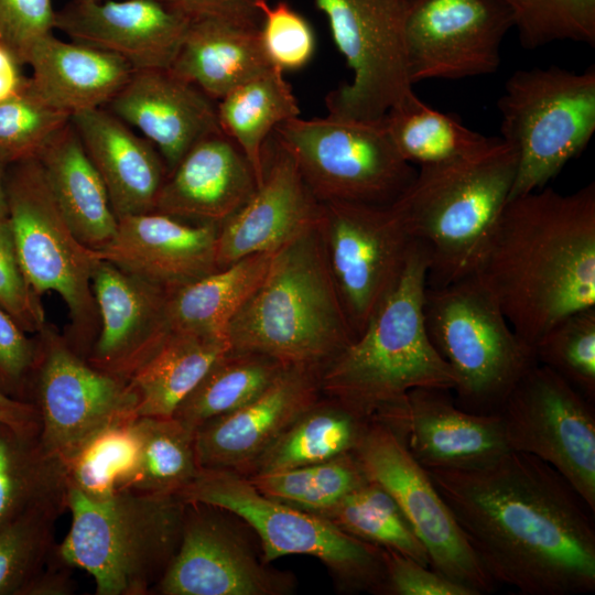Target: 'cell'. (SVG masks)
Here are the masks:
<instances>
[{"mask_svg": "<svg viewBox=\"0 0 595 595\" xmlns=\"http://www.w3.org/2000/svg\"><path fill=\"white\" fill-rule=\"evenodd\" d=\"M426 470L496 585L523 595L594 592V512L552 466L509 451L475 468Z\"/></svg>", "mask_w": 595, "mask_h": 595, "instance_id": "1", "label": "cell"}, {"mask_svg": "<svg viewBox=\"0 0 595 595\" xmlns=\"http://www.w3.org/2000/svg\"><path fill=\"white\" fill-rule=\"evenodd\" d=\"M533 348L563 317L595 306V183L509 198L473 273Z\"/></svg>", "mask_w": 595, "mask_h": 595, "instance_id": "2", "label": "cell"}, {"mask_svg": "<svg viewBox=\"0 0 595 595\" xmlns=\"http://www.w3.org/2000/svg\"><path fill=\"white\" fill-rule=\"evenodd\" d=\"M517 163L516 151L496 138L472 154L419 166L391 204L425 253L428 286L474 273L509 199Z\"/></svg>", "mask_w": 595, "mask_h": 595, "instance_id": "3", "label": "cell"}, {"mask_svg": "<svg viewBox=\"0 0 595 595\" xmlns=\"http://www.w3.org/2000/svg\"><path fill=\"white\" fill-rule=\"evenodd\" d=\"M426 275L428 260L415 242L364 331L321 369L323 396L371 419L412 389L453 390L454 375L425 327Z\"/></svg>", "mask_w": 595, "mask_h": 595, "instance_id": "4", "label": "cell"}, {"mask_svg": "<svg viewBox=\"0 0 595 595\" xmlns=\"http://www.w3.org/2000/svg\"><path fill=\"white\" fill-rule=\"evenodd\" d=\"M226 334L234 349L320 369L355 339L317 226L275 251Z\"/></svg>", "mask_w": 595, "mask_h": 595, "instance_id": "5", "label": "cell"}, {"mask_svg": "<svg viewBox=\"0 0 595 595\" xmlns=\"http://www.w3.org/2000/svg\"><path fill=\"white\" fill-rule=\"evenodd\" d=\"M186 504L174 494L119 490L95 500L68 485L71 528L61 563L86 571L96 595H148L173 559Z\"/></svg>", "mask_w": 595, "mask_h": 595, "instance_id": "6", "label": "cell"}, {"mask_svg": "<svg viewBox=\"0 0 595 595\" xmlns=\"http://www.w3.org/2000/svg\"><path fill=\"white\" fill-rule=\"evenodd\" d=\"M423 315L429 337L451 368L455 403L472 413H498L537 359L484 284L470 274L428 286Z\"/></svg>", "mask_w": 595, "mask_h": 595, "instance_id": "7", "label": "cell"}, {"mask_svg": "<svg viewBox=\"0 0 595 595\" xmlns=\"http://www.w3.org/2000/svg\"><path fill=\"white\" fill-rule=\"evenodd\" d=\"M185 504H204L237 516L259 537L262 559L303 554L323 562L342 591L379 593L383 550L345 532L326 518L261 494L237 472L201 468L175 494Z\"/></svg>", "mask_w": 595, "mask_h": 595, "instance_id": "8", "label": "cell"}, {"mask_svg": "<svg viewBox=\"0 0 595 595\" xmlns=\"http://www.w3.org/2000/svg\"><path fill=\"white\" fill-rule=\"evenodd\" d=\"M497 107L500 139L518 159L512 198L544 187L587 147L595 132V68L516 71Z\"/></svg>", "mask_w": 595, "mask_h": 595, "instance_id": "9", "label": "cell"}, {"mask_svg": "<svg viewBox=\"0 0 595 595\" xmlns=\"http://www.w3.org/2000/svg\"><path fill=\"white\" fill-rule=\"evenodd\" d=\"M8 219L24 273L35 293L55 292L68 310L63 334L87 358L99 333L91 288L97 257L74 235L57 206L39 159L7 165Z\"/></svg>", "mask_w": 595, "mask_h": 595, "instance_id": "10", "label": "cell"}, {"mask_svg": "<svg viewBox=\"0 0 595 595\" xmlns=\"http://www.w3.org/2000/svg\"><path fill=\"white\" fill-rule=\"evenodd\" d=\"M273 133L321 203L390 205L416 173L400 155L383 118L295 117Z\"/></svg>", "mask_w": 595, "mask_h": 595, "instance_id": "11", "label": "cell"}, {"mask_svg": "<svg viewBox=\"0 0 595 595\" xmlns=\"http://www.w3.org/2000/svg\"><path fill=\"white\" fill-rule=\"evenodd\" d=\"M35 337L29 401L37 411L41 442L66 464L102 429L137 419L139 397L129 380L79 356L48 322Z\"/></svg>", "mask_w": 595, "mask_h": 595, "instance_id": "12", "label": "cell"}, {"mask_svg": "<svg viewBox=\"0 0 595 595\" xmlns=\"http://www.w3.org/2000/svg\"><path fill=\"white\" fill-rule=\"evenodd\" d=\"M353 72L349 84L329 91V115L380 120L414 96L402 26V0H314Z\"/></svg>", "mask_w": 595, "mask_h": 595, "instance_id": "13", "label": "cell"}, {"mask_svg": "<svg viewBox=\"0 0 595 595\" xmlns=\"http://www.w3.org/2000/svg\"><path fill=\"white\" fill-rule=\"evenodd\" d=\"M498 414L509 450L552 466L594 512V402L537 363L509 392Z\"/></svg>", "mask_w": 595, "mask_h": 595, "instance_id": "14", "label": "cell"}, {"mask_svg": "<svg viewBox=\"0 0 595 595\" xmlns=\"http://www.w3.org/2000/svg\"><path fill=\"white\" fill-rule=\"evenodd\" d=\"M317 231L356 338L398 281L415 241L391 204L321 203Z\"/></svg>", "mask_w": 595, "mask_h": 595, "instance_id": "15", "label": "cell"}, {"mask_svg": "<svg viewBox=\"0 0 595 595\" xmlns=\"http://www.w3.org/2000/svg\"><path fill=\"white\" fill-rule=\"evenodd\" d=\"M354 453L368 479L386 489L405 515L431 569L476 595L495 589L428 470L396 429L371 419Z\"/></svg>", "mask_w": 595, "mask_h": 595, "instance_id": "16", "label": "cell"}, {"mask_svg": "<svg viewBox=\"0 0 595 595\" xmlns=\"http://www.w3.org/2000/svg\"><path fill=\"white\" fill-rule=\"evenodd\" d=\"M402 26L414 85L495 73L513 20L501 0H402Z\"/></svg>", "mask_w": 595, "mask_h": 595, "instance_id": "17", "label": "cell"}, {"mask_svg": "<svg viewBox=\"0 0 595 595\" xmlns=\"http://www.w3.org/2000/svg\"><path fill=\"white\" fill-rule=\"evenodd\" d=\"M294 583L268 566L227 511L186 504L178 548L151 594L284 595Z\"/></svg>", "mask_w": 595, "mask_h": 595, "instance_id": "18", "label": "cell"}, {"mask_svg": "<svg viewBox=\"0 0 595 595\" xmlns=\"http://www.w3.org/2000/svg\"><path fill=\"white\" fill-rule=\"evenodd\" d=\"M451 392L412 389L372 419L396 429L426 469L475 468L509 452L500 415L468 412Z\"/></svg>", "mask_w": 595, "mask_h": 595, "instance_id": "19", "label": "cell"}, {"mask_svg": "<svg viewBox=\"0 0 595 595\" xmlns=\"http://www.w3.org/2000/svg\"><path fill=\"white\" fill-rule=\"evenodd\" d=\"M321 202L275 134L262 149V177L251 198L220 223L218 269L256 253L275 252L317 226Z\"/></svg>", "mask_w": 595, "mask_h": 595, "instance_id": "20", "label": "cell"}, {"mask_svg": "<svg viewBox=\"0 0 595 595\" xmlns=\"http://www.w3.org/2000/svg\"><path fill=\"white\" fill-rule=\"evenodd\" d=\"M91 288L99 333L86 360L95 368L129 380L169 336V290L97 259Z\"/></svg>", "mask_w": 595, "mask_h": 595, "instance_id": "21", "label": "cell"}, {"mask_svg": "<svg viewBox=\"0 0 595 595\" xmlns=\"http://www.w3.org/2000/svg\"><path fill=\"white\" fill-rule=\"evenodd\" d=\"M191 20L163 0H75L56 12L55 28L133 69H169Z\"/></svg>", "mask_w": 595, "mask_h": 595, "instance_id": "22", "label": "cell"}, {"mask_svg": "<svg viewBox=\"0 0 595 595\" xmlns=\"http://www.w3.org/2000/svg\"><path fill=\"white\" fill-rule=\"evenodd\" d=\"M321 369L289 365L247 404L195 430L199 468L245 470L321 397Z\"/></svg>", "mask_w": 595, "mask_h": 595, "instance_id": "23", "label": "cell"}, {"mask_svg": "<svg viewBox=\"0 0 595 595\" xmlns=\"http://www.w3.org/2000/svg\"><path fill=\"white\" fill-rule=\"evenodd\" d=\"M218 223L193 221L160 212L118 218L112 239L97 258L165 290L216 270Z\"/></svg>", "mask_w": 595, "mask_h": 595, "instance_id": "24", "label": "cell"}, {"mask_svg": "<svg viewBox=\"0 0 595 595\" xmlns=\"http://www.w3.org/2000/svg\"><path fill=\"white\" fill-rule=\"evenodd\" d=\"M104 108L136 127L156 148L169 173L198 140L221 131L213 99L170 69H134Z\"/></svg>", "mask_w": 595, "mask_h": 595, "instance_id": "25", "label": "cell"}, {"mask_svg": "<svg viewBox=\"0 0 595 595\" xmlns=\"http://www.w3.org/2000/svg\"><path fill=\"white\" fill-rule=\"evenodd\" d=\"M257 187L244 152L217 131L198 140L167 174L154 210L220 224L240 209Z\"/></svg>", "mask_w": 595, "mask_h": 595, "instance_id": "26", "label": "cell"}, {"mask_svg": "<svg viewBox=\"0 0 595 595\" xmlns=\"http://www.w3.org/2000/svg\"><path fill=\"white\" fill-rule=\"evenodd\" d=\"M71 122L104 181L117 218L153 212L169 174L156 148L106 108L78 111Z\"/></svg>", "mask_w": 595, "mask_h": 595, "instance_id": "27", "label": "cell"}, {"mask_svg": "<svg viewBox=\"0 0 595 595\" xmlns=\"http://www.w3.org/2000/svg\"><path fill=\"white\" fill-rule=\"evenodd\" d=\"M25 64L32 68L29 84L33 91L71 116L106 107L134 72L112 53L75 41L64 42L53 33L31 47Z\"/></svg>", "mask_w": 595, "mask_h": 595, "instance_id": "28", "label": "cell"}, {"mask_svg": "<svg viewBox=\"0 0 595 595\" xmlns=\"http://www.w3.org/2000/svg\"><path fill=\"white\" fill-rule=\"evenodd\" d=\"M274 67L260 40V25L219 17L191 20L169 68L213 100Z\"/></svg>", "mask_w": 595, "mask_h": 595, "instance_id": "29", "label": "cell"}, {"mask_svg": "<svg viewBox=\"0 0 595 595\" xmlns=\"http://www.w3.org/2000/svg\"><path fill=\"white\" fill-rule=\"evenodd\" d=\"M37 159L76 238L91 250L104 248L116 234L118 218L104 181L71 121Z\"/></svg>", "mask_w": 595, "mask_h": 595, "instance_id": "30", "label": "cell"}, {"mask_svg": "<svg viewBox=\"0 0 595 595\" xmlns=\"http://www.w3.org/2000/svg\"><path fill=\"white\" fill-rule=\"evenodd\" d=\"M65 463L47 451L39 433L0 423V526L34 511L66 510Z\"/></svg>", "mask_w": 595, "mask_h": 595, "instance_id": "31", "label": "cell"}, {"mask_svg": "<svg viewBox=\"0 0 595 595\" xmlns=\"http://www.w3.org/2000/svg\"><path fill=\"white\" fill-rule=\"evenodd\" d=\"M275 252L244 257L167 293L170 332L227 336V327L266 277Z\"/></svg>", "mask_w": 595, "mask_h": 595, "instance_id": "32", "label": "cell"}, {"mask_svg": "<svg viewBox=\"0 0 595 595\" xmlns=\"http://www.w3.org/2000/svg\"><path fill=\"white\" fill-rule=\"evenodd\" d=\"M229 349L227 336L171 332L129 379L139 397L137 416H173L213 364Z\"/></svg>", "mask_w": 595, "mask_h": 595, "instance_id": "33", "label": "cell"}, {"mask_svg": "<svg viewBox=\"0 0 595 595\" xmlns=\"http://www.w3.org/2000/svg\"><path fill=\"white\" fill-rule=\"evenodd\" d=\"M324 397L305 410L242 475L280 472L354 452L371 419Z\"/></svg>", "mask_w": 595, "mask_h": 595, "instance_id": "34", "label": "cell"}, {"mask_svg": "<svg viewBox=\"0 0 595 595\" xmlns=\"http://www.w3.org/2000/svg\"><path fill=\"white\" fill-rule=\"evenodd\" d=\"M216 109L221 131L244 152L259 185L266 140L280 123L300 115L298 100L283 71L272 67L238 86L218 100Z\"/></svg>", "mask_w": 595, "mask_h": 595, "instance_id": "35", "label": "cell"}, {"mask_svg": "<svg viewBox=\"0 0 595 595\" xmlns=\"http://www.w3.org/2000/svg\"><path fill=\"white\" fill-rule=\"evenodd\" d=\"M289 366L264 354L230 347L208 369L173 416L195 431L263 392Z\"/></svg>", "mask_w": 595, "mask_h": 595, "instance_id": "36", "label": "cell"}, {"mask_svg": "<svg viewBox=\"0 0 595 595\" xmlns=\"http://www.w3.org/2000/svg\"><path fill=\"white\" fill-rule=\"evenodd\" d=\"M383 120L400 155L418 166L472 154L496 139L467 128L450 113L431 108L416 95L389 110Z\"/></svg>", "mask_w": 595, "mask_h": 595, "instance_id": "37", "label": "cell"}, {"mask_svg": "<svg viewBox=\"0 0 595 595\" xmlns=\"http://www.w3.org/2000/svg\"><path fill=\"white\" fill-rule=\"evenodd\" d=\"M320 515L350 536L430 566L426 550L391 495L368 480Z\"/></svg>", "mask_w": 595, "mask_h": 595, "instance_id": "38", "label": "cell"}, {"mask_svg": "<svg viewBox=\"0 0 595 595\" xmlns=\"http://www.w3.org/2000/svg\"><path fill=\"white\" fill-rule=\"evenodd\" d=\"M134 422L141 437V458L126 489L175 495L201 469L195 431L174 416H138Z\"/></svg>", "mask_w": 595, "mask_h": 595, "instance_id": "39", "label": "cell"}, {"mask_svg": "<svg viewBox=\"0 0 595 595\" xmlns=\"http://www.w3.org/2000/svg\"><path fill=\"white\" fill-rule=\"evenodd\" d=\"M136 419L109 425L90 437L65 464L68 485L101 500L125 490L141 458Z\"/></svg>", "mask_w": 595, "mask_h": 595, "instance_id": "40", "label": "cell"}, {"mask_svg": "<svg viewBox=\"0 0 595 595\" xmlns=\"http://www.w3.org/2000/svg\"><path fill=\"white\" fill-rule=\"evenodd\" d=\"M263 495L321 513L369 479L354 452L280 472L246 476Z\"/></svg>", "mask_w": 595, "mask_h": 595, "instance_id": "41", "label": "cell"}, {"mask_svg": "<svg viewBox=\"0 0 595 595\" xmlns=\"http://www.w3.org/2000/svg\"><path fill=\"white\" fill-rule=\"evenodd\" d=\"M533 350L537 363L595 401V306L563 317L536 343Z\"/></svg>", "mask_w": 595, "mask_h": 595, "instance_id": "42", "label": "cell"}, {"mask_svg": "<svg viewBox=\"0 0 595 595\" xmlns=\"http://www.w3.org/2000/svg\"><path fill=\"white\" fill-rule=\"evenodd\" d=\"M60 515L34 511L0 526V595H21L47 565Z\"/></svg>", "mask_w": 595, "mask_h": 595, "instance_id": "43", "label": "cell"}, {"mask_svg": "<svg viewBox=\"0 0 595 595\" xmlns=\"http://www.w3.org/2000/svg\"><path fill=\"white\" fill-rule=\"evenodd\" d=\"M509 8L519 42L534 50L552 42L595 45V0H501Z\"/></svg>", "mask_w": 595, "mask_h": 595, "instance_id": "44", "label": "cell"}, {"mask_svg": "<svg viewBox=\"0 0 595 595\" xmlns=\"http://www.w3.org/2000/svg\"><path fill=\"white\" fill-rule=\"evenodd\" d=\"M71 121V115L46 104L30 87L0 101V159L7 164L37 159Z\"/></svg>", "mask_w": 595, "mask_h": 595, "instance_id": "45", "label": "cell"}, {"mask_svg": "<svg viewBox=\"0 0 595 595\" xmlns=\"http://www.w3.org/2000/svg\"><path fill=\"white\" fill-rule=\"evenodd\" d=\"M256 6L261 14V44L271 64L283 72L304 67L315 51L310 23L282 1L270 6L258 0Z\"/></svg>", "mask_w": 595, "mask_h": 595, "instance_id": "46", "label": "cell"}, {"mask_svg": "<svg viewBox=\"0 0 595 595\" xmlns=\"http://www.w3.org/2000/svg\"><path fill=\"white\" fill-rule=\"evenodd\" d=\"M0 307L26 333L35 335L47 323L41 296L22 268L8 218H0Z\"/></svg>", "mask_w": 595, "mask_h": 595, "instance_id": "47", "label": "cell"}, {"mask_svg": "<svg viewBox=\"0 0 595 595\" xmlns=\"http://www.w3.org/2000/svg\"><path fill=\"white\" fill-rule=\"evenodd\" d=\"M37 353L36 337L30 338L19 323L0 307V391L30 402Z\"/></svg>", "mask_w": 595, "mask_h": 595, "instance_id": "48", "label": "cell"}, {"mask_svg": "<svg viewBox=\"0 0 595 595\" xmlns=\"http://www.w3.org/2000/svg\"><path fill=\"white\" fill-rule=\"evenodd\" d=\"M52 0H0V42L25 65L31 47L53 33Z\"/></svg>", "mask_w": 595, "mask_h": 595, "instance_id": "49", "label": "cell"}, {"mask_svg": "<svg viewBox=\"0 0 595 595\" xmlns=\"http://www.w3.org/2000/svg\"><path fill=\"white\" fill-rule=\"evenodd\" d=\"M383 550L385 576L378 594L387 595H476L415 560Z\"/></svg>", "mask_w": 595, "mask_h": 595, "instance_id": "50", "label": "cell"}, {"mask_svg": "<svg viewBox=\"0 0 595 595\" xmlns=\"http://www.w3.org/2000/svg\"><path fill=\"white\" fill-rule=\"evenodd\" d=\"M257 1L258 0H171V3L191 19L219 17L260 25L261 14L257 9Z\"/></svg>", "mask_w": 595, "mask_h": 595, "instance_id": "51", "label": "cell"}, {"mask_svg": "<svg viewBox=\"0 0 595 595\" xmlns=\"http://www.w3.org/2000/svg\"><path fill=\"white\" fill-rule=\"evenodd\" d=\"M71 570L58 561L54 551L47 565L25 586L21 595L74 594L75 581Z\"/></svg>", "mask_w": 595, "mask_h": 595, "instance_id": "52", "label": "cell"}, {"mask_svg": "<svg viewBox=\"0 0 595 595\" xmlns=\"http://www.w3.org/2000/svg\"><path fill=\"white\" fill-rule=\"evenodd\" d=\"M0 423L22 433H39L40 421L31 402L11 398L0 391Z\"/></svg>", "mask_w": 595, "mask_h": 595, "instance_id": "53", "label": "cell"}, {"mask_svg": "<svg viewBox=\"0 0 595 595\" xmlns=\"http://www.w3.org/2000/svg\"><path fill=\"white\" fill-rule=\"evenodd\" d=\"M22 66L15 55L0 42V101L25 87L29 77L23 76Z\"/></svg>", "mask_w": 595, "mask_h": 595, "instance_id": "54", "label": "cell"}, {"mask_svg": "<svg viewBox=\"0 0 595 595\" xmlns=\"http://www.w3.org/2000/svg\"><path fill=\"white\" fill-rule=\"evenodd\" d=\"M7 164L0 159V218H8Z\"/></svg>", "mask_w": 595, "mask_h": 595, "instance_id": "55", "label": "cell"}, {"mask_svg": "<svg viewBox=\"0 0 595 595\" xmlns=\"http://www.w3.org/2000/svg\"><path fill=\"white\" fill-rule=\"evenodd\" d=\"M163 1H166V2H170V3H171V0H163Z\"/></svg>", "mask_w": 595, "mask_h": 595, "instance_id": "56", "label": "cell"}]
</instances>
